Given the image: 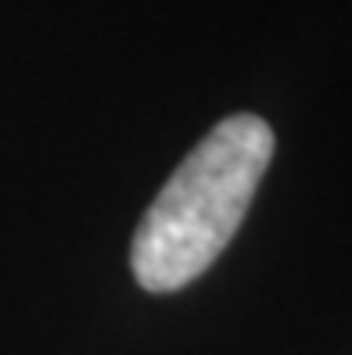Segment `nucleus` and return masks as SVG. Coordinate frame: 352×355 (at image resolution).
I'll list each match as a JSON object with an SVG mask.
<instances>
[{
  "label": "nucleus",
  "mask_w": 352,
  "mask_h": 355,
  "mask_svg": "<svg viewBox=\"0 0 352 355\" xmlns=\"http://www.w3.org/2000/svg\"><path fill=\"white\" fill-rule=\"evenodd\" d=\"M274 158V130L259 115H226L198 140L144 212L130 266L151 295L187 287L234 241Z\"/></svg>",
  "instance_id": "nucleus-1"
}]
</instances>
